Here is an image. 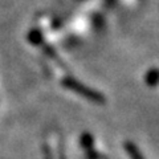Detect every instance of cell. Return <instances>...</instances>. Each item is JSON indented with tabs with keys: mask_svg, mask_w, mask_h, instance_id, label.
I'll use <instances>...</instances> for the list:
<instances>
[{
	"mask_svg": "<svg viewBox=\"0 0 159 159\" xmlns=\"http://www.w3.org/2000/svg\"><path fill=\"white\" fill-rule=\"evenodd\" d=\"M70 88L73 89V90H76V92H78V93H81L84 97H86V98H89V99H92V101H97V102H103V101H105L101 94H98V93H96V92H93L92 89L85 88L84 85H81V84H77V82L72 81V82H70Z\"/></svg>",
	"mask_w": 159,
	"mask_h": 159,
	"instance_id": "6da1fadb",
	"label": "cell"
},
{
	"mask_svg": "<svg viewBox=\"0 0 159 159\" xmlns=\"http://www.w3.org/2000/svg\"><path fill=\"white\" fill-rule=\"evenodd\" d=\"M125 150H126V152L129 154V155H130L131 159H145L143 155L141 154V151L137 148V146L134 145V143H131V142H126L125 143Z\"/></svg>",
	"mask_w": 159,
	"mask_h": 159,
	"instance_id": "7a4b0ae2",
	"label": "cell"
},
{
	"mask_svg": "<svg viewBox=\"0 0 159 159\" xmlns=\"http://www.w3.org/2000/svg\"><path fill=\"white\" fill-rule=\"evenodd\" d=\"M146 82L150 86H155L159 82V70H158V69H152V70H150V72L147 73Z\"/></svg>",
	"mask_w": 159,
	"mask_h": 159,
	"instance_id": "3957f363",
	"label": "cell"
}]
</instances>
